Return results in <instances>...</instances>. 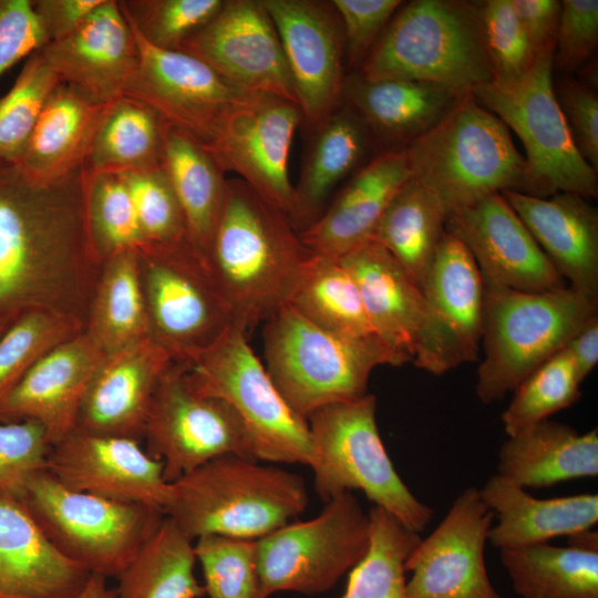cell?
Segmentation results:
<instances>
[{
  "instance_id": "cell-1",
  "label": "cell",
  "mask_w": 598,
  "mask_h": 598,
  "mask_svg": "<svg viewBox=\"0 0 598 598\" xmlns=\"http://www.w3.org/2000/svg\"><path fill=\"white\" fill-rule=\"evenodd\" d=\"M85 217V167L49 183L0 161V318L45 311L84 328L100 274Z\"/></svg>"
},
{
  "instance_id": "cell-2",
  "label": "cell",
  "mask_w": 598,
  "mask_h": 598,
  "mask_svg": "<svg viewBox=\"0 0 598 598\" xmlns=\"http://www.w3.org/2000/svg\"><path fill=\"white\" fill-rule=\"evenodd\" d=\"M310 255L283 212L239 177L227 179L206 265L234 323L248 330L287 303Z\"/></svg>"
},
{
  "instance_id": "cell-3",
  "label": "cell",
  "mask_w": 598,
  "mask_h": 598,
  "mask_svg": "<svg viewBox=\"0 0 598 598\" xmlns=\"http://www.w3.org/2000/svg\"><path fill=\"white\" fill-rule=\"evenodd\" d=\"M357 71L369 81H417L472 93L494 79L483 1H403Z\"/></svg>"
},
{
  "instance_id": "cell-4",
  "label": "cell",
  "mask_w": 598,
  "mask_h": 598,
  "mask_svg": "<svg viewBox=\"0 0 598 598\" xmlns=\"http://www.w3.org/2000/svg\"><path fill=\"white\" fill-rule=\"evenodd\" d=\"M309 496L292 472L235 455L210 460L171 483L164 514L190 539H258L305 512Z\"/></svg>"
},
{
  "instance_id": "cell-5",
  "label": "cell",
  "mask_w": 598,
  "mask_h": 598,
  "mask_svg": "<svg viewBox=\"0 0 598 598\" xmlns=\"http://www.w3.org/2000/svg\"><path fill=\"white\" fill-rule=\"evenodd\" d=\"M476 395L502 400L598 318V299L569 286L528 292L485 283Z\"/></svg>"
},
{
  "instance_id": "cell-6",
  "label": "cell",
  "mask_w": 598,
  "mask_h": 598,
  "mask_svg": "<svg viewBox=\"0 0 598 598\" xmlns=\"http://www.w3.org/2000/svg\"><path fill=\"white\" fill-rule=\"evenodd\" d=\"M262 342L271 381L305 420L322 406L365 395L374 368L403 364L379 338L333 333L289 303L265 320Z\"/></svg>"
},
{
  "instance_id": "cell-7",
  "label": "cell",
  "mask_w": 598,
  "mask_h": 598,
  "mask_svg": "<svg viewBox=\"0 0 598 598\" xmlns=\"http://www.w3.org/2000/svg\"><path fill=\"white\" fill-rule=\"evenodd\" d=\"M411 178L435 195L447 214L503 190H523L525 158L508 127L473 93L405 150Z\"/></svg>"
},
{
  "instance_id": "cell-8",
  "label": "cell",
  "mask_w": 598,
  "mask_h": 598,
  "mask_svg": "<svg viewBox=\"0 0 598 598\" xmlns=\"http://www.w3.org/2000/svg\"><path fill=\"white\" fill-rule=\"evenodd\" d=\"M377 399L331 403L307 419L313 487L326 503L359 489L367 498L415 533L425 529L433 511L419 501L396 473L382 442L377 419Z\"/></svg>"
},
{
  "instance_id": "cell-9",
  "label": "cell",
  "mask_w": 598,
  "mask_h": 598,
  "mask_svg": "<svg viewBox=\"0 0 598 598\" xmlns=\"http://www.w3.org/2000/svg\"><path fill=\"white\" fill-rule=\"evenodd\" d=\"M553 55H539L520 76L492 80L472 93L522 141L526 153L522 193L539 198L557 193L597 197V172L575 147L555 97Z\"/></svg>"
},
{
  "instance_id": "cell-10",
  "label": "cell",
  "mask_w": 598,
  "mask_h": 598,
  "mask_svg": "<svg viewBox=\"0 0 598 598\" xmlns=\"http://www.w3.org/2000/svg\"><path fill=\"white\" fill-rule=\"evenodd\" d=\"M20 504L62 556L105 578L118 576L165 515L71 489L48 471L32 480Z\"/></svg>"
},
{
  "instance_id": "cell-11",
  "label": "cell",
  "mask_w": 598,
  "mask_h": 598,
  "mask_svg": "<svg viewBox=\"0 0 598 598\" xmlns=\"http://www.w3.org/2000/svg\"><path fill=\"white\" fill-rule=\"evenodd\" d=\"M185 365L197 390L224 400L236 411L258 461L309 465L308 422L280 395L249 346L244 327L231 323L209 348Z\"/></svg>"
},
{
  "instance_id": "cell-12",
  "label": "cell",
  "mask_w": 598,
  "mask_h": 598,
  "mask_svg": "<svg viewBox=\"0 0 598 598\" xmlns=\"http://www.w3.org/2000/svg\"><path fill=\"white\" fill-rule=\"evenodd\" d=\"M136 254L150 336L173 362L188 364L234 323L231 312L187 240Z\"/></svg>"
},
{
  "instance_id": "cell-13",
  "label": "cell",
  "mask_w": 598,
  "mask_h": 598,
  "mask_svg": "<svg viewBox=\"0 0 598 598\" xmlns=\"http://www.w3.org/2000/svg\"><path fill=\"white\" fill-rule=\"evenodd\" d=\"M369 543L370 520L358 498L349 491L332 497L315 518L290 522L257 539L265 596L332 589L363 558Z\"/></svg>"
},
{
  "instance_id": "cell-14",
  "label": "cell",
  "mask_w": 598,
  "mask_h": 598,
  "mask_svg": "<svg viewBox=\"0 0 598 598\" xmlns=\"http://www.w3.org/2000/svg\"><path fill=\"white\" fill-rule=\"evenodd\" d=\"M143 440L145 451L163 463L168 483L225 455L258 461L236 411L224 400L197 390L187 367L176 362L158 382Z\"/></svg>"
},
{
  "instance_id": "cell-15",
  "label": "cell",
  "mask_w": 598,
  "mask_h": 598,
  "mask_svg": "<svg viewBox=\"0 0 598 598\" xmlns=\"http://www.w3.org/2000/svg\"><path fill=\"white\" fill-rule=\"evenodd\" d=\"M423 318L412 362L443 374L478 359L484 285L466 247L445 233L422 286Z\"/></svg>"
},
{
  "instance_id": "cell-16",
  "label": "cell",
  "mask_w": 598,
  "mask_h": 598,
  "mask_svg": "<svg viewBox=\"0 0 598 598\" xmlns=\"http://www.w3.org/2000/svg\"><path fill=\"white\" fill-rule=\"evenodd\" d=\"M302 120L299 105L292 101L252 92L233 107L206 146L225 173H237L289 219L295 209V188L288 162Z\"/></svg>"
},
{
  "instance_id": "cell-17",
  "label": "cell",
  "mask_w": 598,
  "mask_h": 598,
  "mask_svg": "<svg viewBox=\"0 0 598 598\" xmlns=\"http://www.w3.org/2000/svg\"><path fill=\"white\" fill-rule=\"evenodd\" d=\"M134 33L140 62L124 95L147 104L167 124L208 146L227 114L252 92L190 54L153 47Z\"/></svg>"
},
{
  "instance_id": "cell-18",
  "label": "cell",
  "mask_w": 598,
  "mask_h": 598,
  "mask_svg": "<svg viewBox=\"0 0 598 598\" xmlns=\"http://www.w3.org/2000/svg\"><path fill=\"white\" fill-rule=\"evenodd\" d=\"M178 51L199 59L245 91L298 104L280 39L262 0H225Z\"/></svg>"
},
{
  "instance_id": "cell-19",
  "label": "cell",
  "mask_w": 598,
  "mask_h": 598,
  "mask_svg": "<svg viewBox=\"0 0 598 598\" xmlns=\"http://www.w3.org/2000/svg\"><path fill=\"white\" fill-rule=\"evenodd\" d=\"M480 489L466 487L437 527L405 561L409 598H502L485 566L484 548L494 519Z\"/></svg>"
},
{
  "instance_id": "cell-20",
  "label": "cell",
  "mask_w": 598,
  "mask_h": 598,
  "mask_svg": "<svg viewBox=\"0 0 598 598\" xmlns=\"http://www.w3.org/2000/svg\"><path fill=\"white\" fill-rule=\"evenodd\" d=\"M290 71L302 126L309 131L340 102L346 61L341 19L332 1L262 0Z\"/></svg>"
},
{
  "instance_id": "cell-21",
  "label": "cell",
  "mask_w": 598,
  "mask_h": 598,
  "mask_svg": "<svg viewBox=\"0 0 598 598\" xmlns=\"http://www.w3.org/2000/svg\"><path fill=\"white\" fill-rule=\"evenodd\" d=\"M47 471L71 489L163 513L169 496L163 463L130 437L75 427L51 446Z\"/></svg>"
},
{
  "instance_id": "cell-22",
  "label": "cell",
  "mask_w": 598,
  "mask_h": 598,
  "mask_svg": "<svg viewBox=\"0 0 598 598\" xmlns=\"http://www.w3.org/2000/svg\"><path fill=\"white\" fill-rule=\"evenodd\" d=\"M446 231L470 251L485 283L528 292L567 286L501 193L448 215Z\"/></svg>"
},
{
  "instance_id": "cell-23",
  "label": "cell",
  "mask_w": 598,
  "mask_h": 598,
  "mask_svg": "<svg viewBox=\"0 0 598 598\" xmlns=\"http://www.w3.org/2000/svg\"><path fill=\"white\" fill-rule=\"evenodd\" d=\"M40 52L61 83L99 105L124 95L140 62L135 33L117 0H104L75 31Z\"/></svg>"
},
{
  "instance_id": "cell-24",
  "label": "cell",
  "mask_w": 598,
  "mask_h": 598,
  "mask_svg": "<svg viewBox=\"0 0 598 598\" xmlns=\"http://www.w3.org/2000/svg\"><path fill=\"white\" fill-rule=\"evenodd\" d=\"M105 355L82 331L45 352L0 404V423L33 421L51 446L78 425L87 386Z\"/></svg>"
},
{
  "instance_id": "cell-25",
  "label": "cell",
  "mask_w": 598,
  "mask_h": 598,
  "mask_svg": "<svg viewBox=\"0 0 598 598\" xmlns=\"http://www.w3.org/2000/svg\"><path fill=\"white\" fill-rule=\"evenodd\" d=\"M172 363L152 338L105 355L87 386L76 427L141 442L154 393Z\"/></svg>"
},
{
  "instance_id": "cell-26",
  "label": "cell",
  "mask_w": 598,
  "mask_h": 598,
  "mask_svg": "<svg viewBox=\"0 0 598 598\" xmlns=\"http://www.w3.org/2000/svg\"><path fill=\"white\" fill-rule=\"evenodd\" d=\"M502 196L569 287L598 299V212L586 197L557 193L539 198L517 190Z\"/></svg>"
},
{
  "instance_id": "cell-27",
  "label": "cell",
  "mask_w": 598,
  "mask_h": 598,
  "mask_svg": "<svg viewBox=\"0 0 598 598\" xmlns=\"http://www.w3.org/2000/svg\"><path fill=\"white\" fill-rule=\"evenodd\" d=\"M462 95L417 81H369L346 74L341 102L367 125L378 153L403 152L430 132Z\"/></svg>"
},
{
  "instance_id": "cell-28",
  "label": "cell",
  "mask_w": 598,
  "mask_h": 598,
  "mask_svg": "<svg viewBox=\"0 0 598 598\" xmlns=\"http://www.w3.org/2000/svg\"><path fill=\"white\" fill-rule=\"evenodd\" d=\"M411 178L405 151L378 154L353 174L331 205L298 233L312 252L340 258L369 240L386 206Z\"/></svg>"
},
{
  "instance_id": "cell-29",
  "label": "cell",
  "mask_w": 598,
  "mask_h": 598,
  "mask_svg": "<svg viewBox=\"0 0 598 598\" xmlns=\"http://www.w3.org/2000/svg\"><path fill=\"white\" fill-rule=\"evenodd\" d=\"M338 259L357 283L374 333L402 363L412 361L423 318L421 288L373 239Z\"/></svg>"
},
{
  "instance_id": "cell-30",
  "label": "cell",
  "mask_w": 598,
  "mask_h": 598,
  "mask_svg": "<svg viewBox=\"0 0 598 598\" xmlns=\"http://www.w3.org/2000/svg\"><path fill=\"white\" fill-rule=\"evenodd\" d=\"M300 177L295 188V209L290 217L300 233L323 213L331 192L349 179L379 153L361 117L340 102L309 131Z\"/></svg>"
},
{
  "instance_id": "cell-31",
  "label": "cell",
  "mask_w": 598,
  "mask_h": 598,
  "mask_svg": "<svg viewBox=\"0 0 598 598\" xmlns=\"http://www.w3.org/2000/svg\"><path fill=\"white\" fill-rule=\"evenodd\" d=\"M90 575L48 542L19 502L0 497V598H73Z\"/></svg>"
},
{
  "instance_id": "cell-32",
  "label": "cell",
  "mask_w": 598,
  "mask_h": 598,
  "mask_svg": "<svg viewBox=\"0 0 598 598\" xmlns=\"http://www.w3.org/2000/svg\"><path fill=\"white\" fill-rule=\"evenodd\" d=\"M480 494L498 520L488 540L499 550L569 537L591 529L598 520L597 494L536 498L498 474L485 482Z\"/></svg>"
},
{
  "instance_id": "cell-33",
  "label": "cell",
  "mask_w": 598,
  "mask_h": 598,
  "mask_svg": "<svg viewBox=\"0 0 598 598\" xmlns=\"http://www.w3.org/2000/svg\"><path fill=\"white\" fill-rule=\"evenodd\" d=\"M497 474L526 488L598 475V432L542 421L508 436L498 452Z\"/></svg>"
},
{
  "instance_id": "cell-34",
  "label": "cell",
  "mask_w": 598,
  "mask_h": 598,
  "mask_svg": "<svg viewBox=\"0 0 598 598\" xmlns=\"http://www.w3.org/2000/svg\"><path fill=\"white\" fill-rule=\"evenodd\" d=\"M105 106L61 83L50 95L14 165L39 183L53 182L82 167Z\"/></svg>"
},
{
  "instance_id": "cell-35",
  "label": "cell",
  "mask_w": 598,
  "mask_h": 598,
  "mask_svg": "<svg viewBox=\"0 0 598 598\" xmlns=\"http://www.w3.org/2000/svg\"><path fill=\"white\" fill-rule=\"evenodd\" d=\"M162 166L181 204L187 240L206 262L227 194L225 172L202 142L167 123Z\"/></svg>"
},
{
  "instance_id": "cell-36",
  "label": "cell",
  "mask_w": 598,
  "mask_h": 598,
  "mask_svg": "<svg viewBox=\"0 0 598 598\" xmlns=\"http://www.w3.org/2000/svg\"><path fill=\"white\" fill-rule=\"evenodd\" d=\"M136 252L104 261L95 282L83 332L104 355L151 338Z\"/></svg>"
},
{
  "instance_id": "cell-37",
  "label": "cell",
  "mask_w": 598,
  "mask_h": 598,
  "mask_svg": "<svg viewBox=\"0 0 598 598\" xmlns=\"http://www.w3.org/2000/svg\"><path fill=\"white\" fill-rule=\"evenodd\" d=\"M447 217L440 199L410 178L386 206L370 239L383 246L422 290Z\"/></svg>"
},
{
  "instance_id": "cell-38",
  "label": "cell",
  "mask_w": 598,
  "mask_h": 598,
  "mask_svg": "<svg viewBox=\"0 0 598 598\" xmlns=\"http://www.w3.org/2000/svg\"><path fill=\"white\" fill-rule=\"evenodd\" d=\"M194 540L166 515L116 577V598H202Z\"/></svg>"
},
{
  "instance_id": "cell-39",
  "label": "cell",
  "mask_w": 598,
  "mask_h": 598,
  "mask_svg": "<svg viewBox=\"0 0 598 598\" xmlns=\"http://www.w3.org/2000/svg\"><path fill=\"white\" fill-rule=\"evenodd\" d=\"M520 598H598V548L549 543L501 550Z\"/></svg>"
},
{
  "instance_id": "cell-40",
  "label": "cell",
  "mask_w": 598,
  "mask_h": 598,
  "mask_svg": "<svg viewBox=\"0 0 598 598\" xmlns=\"http://www.w3.org/2000/svg\"><path fill=\"white\" fill-rule=\"evenodd\" d=\"M166 122L147 104L123 95L105 106L84 166L124 173L162 165Z\"/></svg>"
},
{
  "instance_id": "cell-41",
  "label": "cell",
  "mask_w": 598,
  "mask_h": 598,
  "mask_svg": "<svg viewBox=\"0 0 598 598\" xmlns=\"http://www.w3.org/2000/svg\"><path fill=\"white\" fill-rule=\"evenodd\" d=\"M287 303L312 323L333 333L351 338H379L367 316L354 279L338 258L311 252Z\"/></svg>"
},
{
  "instance_id": "cell-42",
  "label": "cell",
  "mask_w": 598,
  "mask_h": 598,
  "mask_svg": "<svg viewBox=\"0 0 598 598\" xmlns=\"http://www.w3.org/2000/svg\"><path fill=\"white\" fill-rule=\"evenodd\" d=\"M368 516V551L349 571L340 598H409L405 561L421 537L379 506L373 505Z\"/></svg>"
},
{
  "instance_id": "cell-43",
  "label": "cell",
  "mask_w": 598,
  "mask_h": 598,
  "mask_svg": "<svg viewBox=\"0 0 598 598\" xmlns=\"http://www.w3.org/2000/svg\"><path fill=\"white\" fill-rule=\"evenodd\" d=\"M85 217L90 245L100 265L146 244L122 173L85 168Z\"/></svg>"
},
{
  "instance_id": "cell-44",
  "label": "cell",
  "mask_w": 598,
  "mask_h": 598,
  "mask_svg": "<svg viewBox=\"0 0 598 598\" xmlns=\"http://www.w3.org/2000/svg\"><path fill=\"white\" fill-rule=\"evenodd\" d=\"M580 383L573 358L564 348L514 390L515 394L502 414L506 434H517L573 405L580 398Z\"/></svg>"
},
{
  "instance_id": "cell-45",
  "label": "cell",
  "mask_w": 598,
  "mask_h": 598,
  "mask_svg": "<svg viewBox=\"0 0 598 598\" xmlns=\"http://www.w3.org/2000/svg\"><path fill=\"white\" fill-rule=\"evenodd\" d=\"M61 84L40 50L31 53L0 97V161L16 164L52 92Z\"/></svg>"
},
{
  "instance_id": "cell-46",
  "label": "cell",
  "mask_w": 598,
  "mask_h": 598,
  "mask_svg": "<svg viewBox=\"0 0 598 598\" xmlns=\"http://www.w3.org/2000/svg\"><path fill=\"white\" fill-rule=\"evenodd\" d=\"M82 331L78 321L45 311L14 318L0 336V404L45 352Z\"/></svg>"
},
{
  "instance_id": "cell-47",
  "label": "cell",
  "mask_w": 598,
  "mask_h": 598,
  "mask_svg": "<svg viewBox=\"0 0 598 598\" xmlns=\"http://www.w3.org/2000/svg\"><path fill=\"white\" fill-rule=\"evenodd\" d=\"M208 598H267L257 565V539L206 535L194 540Z\"/></svg>"
},
{
  "instance_id": "cell-48",
  "label": "cell",
  "mask_w": 598,
  "mask_h": 598,
  "mask_svg": "<svg viewBox=\"0 0 598 598\" xmlns=\"http://www.w3.org/2000/svg\"><path fill=\"white\" fill-rule=\"evenodd\" d=\"M225 0H120L132 29L148 44L178 51L206 25Z\"/></svg>"
},
{
  "instance_id": "cell-49",
  "label": "cell",
  "mask_w": 598,
  "mask_h": 598,
  "mask_svg": "<svg viewBox=\"0 0 598 598\" xmlns=\"http://www.w3.org/2000/svg\"><path fill=\"white\" fill-rule=\"evenodd\" d=\"M122 176L146 244L171 245L187 240L181 204L162 165L124 172Z\"/></svg>"
},
{
  "instance_id": "cell-50",
  "label": "cell",
  "mask_w": 598,
  "mask_h": 598,
  "mask_svg": "<svg viewBox=\"0 0 598 598\" xmlns=\"http://www.w3.org/2000/svg\"><path fill=\"white\" fill-rule=\"evenodd\" d=\"M50 448L37 422L0 423V497L20 503L32 480L48 470Z\"/></svg>"
},
{
  "instance_id": "cell-51",
  "label": "cell",
  "mask_w": 598,
  "mask_h": 598,
  "mask_svg": "<svg viewBox=\"0 0 598 598\" xmlns=\"http://www.w3.org/2000/svg\"><path fill=\"white\" fill-rule=\"evenodd\" d=\"M483 32L493 80L518 78L533 65L536 58L513 0L483 1Z\"/></svg>"
},
{
  "instance_id": "cell-52",
  "label": "cell",
  "mask_w": 598,
  "mask_h": 598,
  "mask_svg": "<svg viewBox=\"0 0 598 598\" xmlns=\"http://www.w3.org/2000/svg\"><path fill=\"white\" fill-rule=\"evenodd\" d=\"M598 43V1L563 0L553 70L570 73L581 68Z\"/></svg>"
},
{
  "instance_id": "cell-53",
  "label": "cell",
  "mask_w": 598,
  "mask_h": 598,
  "mask_svg": "<svg viewBox=\"0 0 598 598\" xmlns=\"http://www.w3.org/2000/svg\"><path fill=\"white\" fill-rule=\"evenodd\" d=\"M331 1L343 27L348 69L350 72L357 71L403 1Z\"/></svg>"
},
{
  "instance_id": "cell-54",
  "label": "cell",
  "mask_w": 598,
  "mask_h": 598,
  "mask_svg": "<svg viewBox=\"0 0 598 598\" xmlns=\"http://www.w3.org/2000/svg\"><path fill=\"white\" fill-rule=\"evenodd\" d=\"M555 97L575 147L598 172V95L594 86L563 79L554 82Z\"/></svg>"
},
{
  "instance_id": "cell-55",
  "label": "cell",
  "mask_w": 598,
  "mask_h": 598,
  "mask_svg": "<svg viewBox=\"0 0 598 598\" xmlns=\"http://www.w3.org/2000/svg\"><path fill=\"white\" fill-rule=\"evenodd\" d=\"M45 44L32 0H0V76Z\"/></svg>"
},
{
  "instance_id": "cell-56",
  "label": "cell",
  "mask_w": 598,
  "mask_h": 598,
  "mask_svg": "<svg viewBox=\"0 0 598 598\" xmlns=\"http://www.w3.org/2000/svg\"><path fill=\"white\" fill-rule=\"evenodd\" d=\"M535 58L554 53L561 1L559 0H513Z\"/></svg>"
},
{
  "instance_id": "cell-57",
  "label": "cell",
  "mask_w": 598,
  "mask_h": 598,
  "mask_svg": "<svg viewBox=\"0 0 598 598\" xmlns=\"http://www.w3.org/2000/svg\"><path fill=\"white\" fill-rule=\"evenodd\" d=\"M104 0H32L47 44L75 31Z\"/></svg>"
},
{
  "instance_id": "cell-58",
  "label": "cell",
  "mask_w": 598,
  "mask_h": 598,
  "mask_svg": "<svg viewBox=\"0 0 598 598\" xmlns=\"http://www.w3.org/2000/svg\"><path fill=\"white\" fill-rule=\"evenodd\" d=\"M582 382L598 363V318L587 323L565 347Z\"/></svg>"
},
{
  "instance_id": "cell-59",
  "label": "cell",
  "mask_w": 598,
  "mask_h": 598,
  "mask_svg": "<svg viewBox=\"0 0 598 598\" xmlns=\"http://www.w3.org/2000/svg\"><path fill=\"white\" fill-rule=\"evenodd\" d=\"M73 598H116L115 589L106 585V578L91 574L83 588Z\"/></svg>"
},
{
  "instance_id": "cell-60",
  "label": "cell",
  "mask_w": 598,
  "mask_h": 598,
  "mask_svg": "<svg viewBox=\"0 0 598 598\" xmlns=\"http://www.w3.org/2000/svg\"><path fill=\"white\" fill-rule=\"evenodd\" d=\"M13 319L0 318V336L4 332Z\"/></svg>"
}]
</instances>
